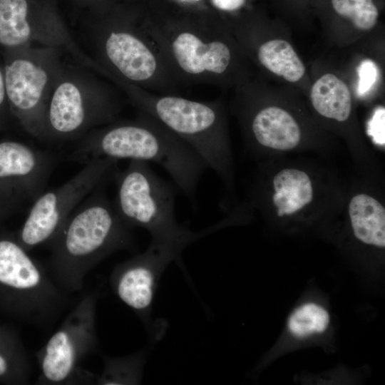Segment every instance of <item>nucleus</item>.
I'll return each mask as SVG.
<instances>
[{
	"mask_svg": "<svg viewBox=\"0 0 385 385\" xmlns=\"http://www.w3.org/2000/svg\"><path fill=\"white\" fill-rule=\"evenodd\" d=\"M212 9L224 21L226 16H232L230 24L238 19L240 13L247 9L250 0H209Z\"/></svg>",
	"mask_w": 385,
	"mask_h": 385,
	"instance_id": "nucleus-22",
	"label": "nucleus"
},
{
	"mask_svg": "<svg viewBox=\"0 0 385 385\" xmlns=\"http://www.w3.org/2000/svg\"><path fill=\"white\" fill-rule=\"evenodd\" d=\"M249 125L253 138L265 147L289 150L301 140V130L295 119L277 106L256 110L250 116Z\"/></svg>",
	"mask_w": 385,
	"mask_h": 385,
	"instance_id": "nucleus-15",
	"label": "nucleus"
},
{
	"mask_svg": "<svg viewBox=\"0 0 385 385\" xmlns=\"http://www.w3.org/2000/svg\"><path fill=\"white\" fill-rule=\"evenodd\" d=\"M142 21L183 86L223 88L247 81L246 56L230 25L215 13L156 14Z\"/></svg>",
	"mask_w": 385,
	"mask_h": 385,
	"instance_id": "nucleus-1",
	"label": "nucleus"
},
{
	"mask_svg": "<svg viewBox=\"0 0 385 385\" xmlns=\"http://www.w3.org/2000/svg\"><path fill=\"white\" fill-rule=\"evenodd\" d=\"M186 247L179 242L151 240L146 251L115 267L110 278L114 294L147 322L164 270L180 257Z\"/></svg>",
	"mask_w": 385,
	"mask_h": 385,
	"instance_id": "nucleus-12",
	"label": "nucleus"
},
{
	"mask_svg": "<svg viewBox=\"0 0 385 385\" xmlns=\"http://www.w3.org/2000/svg\"><path fill=\"white\" fill-rule=\"evenodd\" d=\"M116 162L108 158L92 159L63 185L42 192L33 200L20 230V244L27 251L48 244L75 209L100 186Z\"/></svg>",
	"mask_w": 385,
	"mask_h": 385,
	"instance_id": "nucleus-11",
	"label": "nucleus"
},
{
	"mask_svg": "<svg viewBox=\"0 0 385 385\" xmlns=\"http://www.w3.org/2000/svg\"><path fill=\"white\" fill-rule=\"evenodd\" d=\"M98 68L113 82L150 91L180 94L184 86L143 26L142 19L111 15L93 26Z\"/></svg>",
	"mask_w": 385,
	"mask_h": 385,
	"instance_id": "nucleus-4",
	"label": "nucleus"
},
{
	"mask_svg": "<svg viewBox=\"0 0 385 385\" xmlns=\"http://www.w3.org/2000/svg\"><path fill=\"white\" fill-rule=\"evenodd\" d=\"M71 213L51 249L47 271L68 294L78 292L87 273L112 253L130 248V227L103 192H95Z\"/></svg>",
	"mask_w": 385,
	"mask_h": 385,
	"instance_id": "nucleus-3",
	"label": "nucleus"
},
{
	"mask_svg": "<svg viewBox=\"0 0 385 385\" xmlns=\"http://www.w3.org/2000/svg\"><path fill=\"white\" fill-rule=\"evenodd\" d=\"M349 214L355 237L361 242L377 247H385V210L375 198L355 195L349 205Z\"/></svg>",
	"mask_w": 385,
	"mask_h": 385,
	"instance_id": "nucleus-17",
	"label": "nucleus"
},
{
	"mask_svg": "<svg viewBox=\"0 0 385 385\" xmlns=\"http://www.w3.org/2000/svg\"><path fill=\"white\" fill-rule=\"evenodd\" d=\"M98 292L85 294L71 307L61 326L36 352L39 384L93 382V376L79 366L98 348L96 306Z\"/></svg>",
	"mask_w": 385,
	"mask_h": 385,
	"instance_id": "nucleus-9",
	"label": "nucleus"
},
{
	"mask_svg": "<svg viewBox=\"0 0 385 385\" xmlns=\"http://www.w3.org/2000/svg\"><path fill=\"white\" fill-rule=\"evenodd\" d=\"M116 188L113 205L120 217L130 228L146 230L153 241L190 245L212 230L193 232L178 223L173 190L146 162L130 160L116 175Z\"/></svg>",
	"mask_w": 385,
	"mask_h": 385,
	"instance_id": "nucleus-6",
	"label": "nucleus"
},
{
	"mask_svg": "<svg viewBox=\"0 0 385 385\" xmlns=\"http://www.w3.org/2000/svg\"><path fill=\"white\" fill-rule=\"evenodd\" d=\"M19 48L21 53L4 67L6 98L26 130L42 140L47 102L65 66L59 48Z\"/></svg>",
	"mask_w": 385,
	"mask_h": 385,
	"instance_id": "nucleus-10",
	"label": "nucleus"
},
{
	"mask_svg": "<svg viewBox=\"0 0 385 385\" xmlns=\"http://www.w3.org/2000/svg\"><path fill=\"white\" fill-rule=\"evenodd\" d=\"M180 5H184L186 6H193L199 5L202 0H174Z\"/></svg>",
	"mask_w": 385,
	"mask_h": 385,
	"instance_id": "nucleus-28",
	"label": "nucleus"
},
{
	"mask_svg": "<svg viewBox=\"0 0 385 385\" xmlns=\"http://www.w3.org/2000/svg\"><path fill=\"white\" fill-rule=\"evenodd\" d=\"M319 6L334 19L360 31L376 26L381 9L380 0H320Z\"/></svg>",
	"mask_w": 385,
	"mask_h": 385,
	"instance_id": "nucleus-19",
	"label": "nucleus"
},
{
	"mask_svg": "<svg viewBox=\"0 0 385 385\" xmlns=\"http://www.w3.org/2000/svg\"><path fill=\"white\" fill-rule=\"evenodd\" d=\"M273 185V202L279 217L299 211L313 199L312 184L304 171L284 169L274 176Z\"/></svg>",
	"mask_w": 385,
	"mask_h": 385,
	"instance_id": "nucleus-18",
	"label": "nucleus"
},
{
	"mask_svg": "<svg viewBox=\"0 0 385 385\" xmlns=\"http://www.w3.org/2000/svg\"><path fill=\"white\" fill-rule=\"evenodd\" d=\"M359 86L360 94L368 92L375 84L377 77V68L375 63L370 60L361 62L359 67Z\"/></svg>",
	"mask_w": 385,
	"mask_h": 385,
	"instance_id": "nucleus-23",
	"label": "nucleus"
},
{
	"mask_svg": "<svg viewBox=\"0 0 385 385\" xmlns=\"http://www.w3.org/2000/svg\"><path fill=\"white\" fill-rule=\"evenodd\" d=\"M6 97L4 71L0 69V106Z\"/></svg>",
	"mask_w": 385,
	"mask_h": 385,
	"instance_id": "nucleus-27",
	"label": "nucleus"
},
{
	"mask_svg": "<svg viewBox=\"0 0 385 385\" xmlns=\"http://www.w3.org/2000/svg\"><path fill=\"white\" fill-rule=\"evenodd\" d=\"M0 338V343H1ZM10 363L9 360L4 354L0 352V377L6 376L10 371Z\"/></svg>",
	"mask_w": 385,
	"mask_h": 385,
	"instance_id": "nucleus-26",
	"label": "nucleus"
},
{
	"mask_svg": "<svg viewBox=\"0 0 385 385\" xmlns=\"http://www.w3.org/2000/svg\"><path fill=\"white\" fill-rule=\"evenodd\" d=\"M35 43L75 53L71 36L49 8L36 0H0V44L19 48Z\"/></svg>",
	"mask_w": 385,
	"mask_h": 385,
	"instance_id": "nucleus-13",
	"label": "nucleus"
},
{
	"mask_svg": "<svg viewBox=\"0 0 385 385\" xmlns=\"http://www.w3.org/2000/svg\"><path fill=\"white\" fill-rule=\"evenodd\" d=\"M310 99L315 111L323 117L346 121L352 110V97L348 85L337 76L327 73L313 83Z\"/></svg>",
	"mask_w": 385,
	"mask_h": 385,
	"instance_id": "nucleus-16",
	"label": "nucleus"
},
{
	"mask_svg": "<svg viewBox=\"0 0 385 385\" xmlns=\"http://www.w3.org/2000/svg\"><path fill=\"white\" fill-rule=\"evenodd\" d=\"M146 353L143 351L121 357H104V366L95 384L102 385L137 384L142 378Z\"/></svg>",
	"mask_w": 385,
	"mask_h": 385,
	"instance_id": "nucleus-20",
	"label": "nucleus"
},
{
	"mask_svg": "<svg viewBox=\"0 0 385 385\" xmlns=\"http://www.w3.org/2000/svg\"><path fill=\"white\" fill-rule=\"evenodd\" d=\"M279 2H282L286 7L294 9L295 10L306 8L309 4H312L314 6H318L320 0H277Z\"/></svg>",
	"mask_w": 385,
	"mask_h": 385,
	"instance_id": "nucleus-25",
	"label": "nucleus"
},
{
	"mask_svg": "<svg viewBox=\"0 0 385 385\" xmlns=\"http://www.w3.org/2000/svg\"><path fill=\"white\" fill-rule=\"evenodd\" d=\"M138 110L161 123L189 145L206 167L223 173L226 160L225 123L222 103L180 94L150 91L115 81Z\"/></svg>",
	"mask_w": 385,
	"mask_h": 385,
	"instance_id": "nucleus-5",
	"label": "nucleus"
},
{
	"mask_svg": "<svg viewBox=\"0 0 385 385\" xmlns=\"http://www.w3.org/2000/svg\"><path fill=\"white\" fill-rule=\"evenodd\" d=\"M384 121L385 110L380 107L375 111L368 123V134L374 143L379 145H384L385 143Z\"/></svg>",
	"mask_w": 385,
	"mask_h": 385,
	"instance_id": "nucleus-24",
	"label": "nucleus"
},
{
	"mask_svg": "<svg viewBox=\"0 0 385 385\" xmlns=\"http://www.w3.org/2000/svg\"><path fill=\"white\" fill-rule=\"evenodd\" d=\"M99 158L160 165L187 195H194L206 168L185 142L151 116L138 111L132 120H115L82 137L71 160L86 163Z\"/></svg>",
	"mask_w": 385,
	"mask_h": 385,
	"instance_id": "nucleus-2",
	"label": "nucleus"
},
{
	"mask_svg": "<svg viewBox=\"0 0 385 385\" xmlns=\"http://www.w3.org/2000/svg\"><path fill=\"white\" fill-rule=\"evenodd\" d=\"M329 314L316 303H305L297 308L290 315L287 327L297 337H304L324 332L329 324Z\"/></svg>",
	"mask_w": 385,
	"mask_h": 385,
	"instance_id": "nucleus-21",
	"label": "nucleus"
},
{
	"mask_svg": "<svg viewBox=\"0 0 385 385\" xmlns=\"http://www.w3.org/2000/svg\"><path fill=\"white\" fill-rule=\"evenodd\" d=\"M0 285L12 293L18 314L41 329H51L73 302L47 270L11 239L0 240Z\"/></svg>",
	"mask_w": 385,
	"mask_h": 385,
	"instance_id": "nucleus-8",
	"label": "nucleus"
},
{
	"mask_svg": "<svg viewBox=\"0 0 385 385\" xmlns=\"http://www.w3.org/2000/svg\"><path fill=\"white\" fill-rule=\"evenodd\" d=\"M52 159L43 151L16 141L0 143V180L11 183L34 200L45 188Z\"/></svg>",
	"mask_w": 385,
	"mask_h": 385,
	"instance_id": "nucleus-14",
	"label": "nucleus"
},
{
	"mask_svg": "<svg viewBox=\"0 0 385 385\" xmlns=\"http://www.w3.org/2000/svg\"><path fill=\"white\" fill-rule=\"evenodd\" d=\"M119 101L105 83L64 68L48 98L42 140H66L117 120Z\"/></svg>",
	"mask_w": 385,
	"mask_h": 385,
	"instance_id": "nucleus-7",
	"label": "nucleus"
}]
</instances>
